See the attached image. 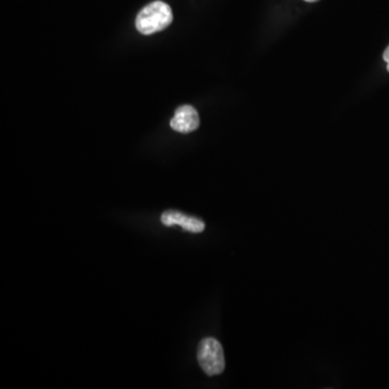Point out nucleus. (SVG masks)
<instances>
[{
  "instance_id": "obj_1",
  "label": "nucleus",
  "mask_w": 389,
  "mask_h": 389,
  "mask_svg": "<svg viewBox=\"0 0 389 389\" xmlns=\"http://www.w3.org/2000/svg\"><path fill=\"white\" fill-rule=\"evenodd\" d=\"M173 14L168 4L156 0L144 7L135 20L137 30L143 35H152L166 30L172 23Z\"/></svg>"
},
{
  "instance_id": "obj_2",
  "label": "nucleus",
  "mask_w": 389,
  "mask_h": 389,
  "mask_svg": "<svg viewBox=\"0 0 389 389\" xmlns=\"http://www.w3.org/2000/svg\"><path fill=\"white\" fill-rule=\"evenodd\" d=\"M198 362L201 369L209 376L221 374L225 369L223 347L218 339L207 337L201 341L198 349Z\"/></svg>"
},
{
  "instance_id": "obj_3",
  "label": "nucleus",
  "mask_w": 389,
  "mask_h": 389,
  "mask_svg": "<svg viewBox=\"0 0 389 389\" xmlns=\"http://www.w3.org/2000/svg\"><path fill=\"white\" fill-rule=\"evenodd\" d=\"M199 123L198 113L191 105H183L176 108L174 117L170 121L171 128L180 133H193L198 129Z\"/></svg>"
},
{
  "instance_id": "obj_4",
  "label": "nucleus",
  "mask_w": 389,
  "mask_h": 389,
  "mask_svg": "<svg viewBox=\"0 0 389 389\" xmlns=\"http://www.w3.org/2000/svg\"><path fill=\"white\" fill-rule=\"evenodd\" d=\"M162 222L166 226L180 225L183 230L191 232H201L205 230V223L201 220L186 215L179 211H166L162 216Z\"/></svg>"
},
{
  "instance_id": "obj_5",
  "label": "nucleus",
  "mask_w": 389,
  "mask_h": 389,
  "mask_svg": "<svg viewBox=\"0 0 389 389\" xmlns=\"http://www.w3.org/2000/svg\"><path fill=\"white\" fill-rule=\"evenodd\" d=\"M383 59L386 63H389V46L387 47L386 50H385L384 55H383Z\"/></svg>"
},
{
  "instance_id": "obj_6",
  "label": "nucleus",
  "mask_w": 389,
  "mask_h": 389,
  "mask_svg": "<svg viewBox=\"0 0 389 389\" xmlns=\"http://www.w3.org/2000/svg\"><path fill=\"white\" fill-rule=\"evenodd\" d=\"M305 1H308V3H316L318 0H305Z\"/></svg>"
},
{
  "instance_id": "obj_7",
  "label": "nucleus",
  "mask_w": 389,
  "mask_h": 389,
  "mask_svg": "<svg viewBox=\"0 0 389 389\" xmlns=\"http://www.w3.org/2000/svg\"><path fill=\"white\" fill-rule=\"evenodd\" d=\"M387 71H388V72H389V63H388V64H387Z\"/></svg>"
}]
</instances>
